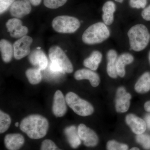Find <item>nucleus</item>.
<instances>
[{"label": "nucleus", "instance_id": "473e14b6", "mask_svg": "<svg viewBox=\"0 0 150 150\" xmlns=\"http://www.w3.org/2000/svg\"><path fill=\"white\" fill-rule=\"evenodd\" d=\"M50 70L54 72H60L64 74L61 67L56 63L51 62L50 66Z\"/></svg>", "mask_w": 150, "mask_h": 150}, {"label": "nucleus", "instance_id": "c9c22d12", "mask_svg": "<svg viewBox=\"0 0 150 150\" xmlns=\"http://www.w3.org/2000/svg\"><path fill=\"white\" fill-rule=\"evenodd\" d=\"M144 108L146 111L150 112V100H149L145 103Z\"/></svg>", "mask_w": 150, "mask_h": 150}, {"label": "nucleus", "instance_id": "9d476101", "mask_svg": "<svg viewBox=\"0 0 150 150\" xmlns=\"http://www.w3.org/2000/svg\"><path fill=\"white\" fill-rule=\"evenodd\" d=\"M6 25L11 36L14 38H21L26 35L28 33V28L23 25L21 21L17 18L8 20Z\"/></svg>", "mask_w": 150, "mask_h": 150}, {"label": "nucleus", "instance_id": "f03ea898", "mask_svg": "<svg viewBox=\"0 0 150 150\" xmlns=\"http://www.w3.org/2000/svg\"><path fill=\"white\" fill-rule=\"evenodd\" d=\"M130 47L135 51L144 50L150 40V34L148 28L144 25H134L128 32Z\"/></svg>", "mask_w": 150, "mask_h": 150}, {"label": "nucleus", "instance_id": "aec40b11", "mask_svg": "<svg viewBox=\"0 0 150 150\" xmlns=\"http://www.w3.org/2000/svg\"><path fill=\"white\" fill-rule=\"evenodd\" d=\"M116 10L115 4L111 1H108L105 3L102 8L103 14L102 18L105 24L110 25L114 21V13Z\"/></svg>", "mask_w": 150, "mask_h": 150}, {"label": "nucleus", "instance_id": "a878e982", "mask_svg": "<svg viewBox=\"0 0 150 150\" xmlns=\"http://www.w3.org/2000/svg\"><path fill=\"white\" fill-rule=\"evenodd\" d=\"M136 140L145 149L150 150V135L143 134L137 135Z\"/></svg>", "mask_w": 150, "mask_h": 150}, {"label": "nucleus", "instance_id": "f704fd0d", "mask_svg": "<svg viewBox=\"0 0 150 150\" xmlns=\"http://www.w3.org/2000/svg\"><path fill=\"white\" fill-rule=\"evenodd\" d=\"M30 4L34 6H38L40 4L42 0H28Z\"/></svg>", "mask_w": 150, "mask_h": 150}, {"label": "nucleus", "instance_id": "20e7f679", "mask_svg": "<svg viewBox=\"0 0 150 150\" xmlns=\"http://www.w3.org/2000/svg\"><path fill=\"white\" fill-rule=\"evenodd\" d=\"M65 98L67 105L76 114L80 116H89L94 111L93 106L89 102L82 99L73 92L68 93Z\"/></svg>", "mask_w": 150, "mask_h": 150}, {"label": "nucleus", "instance_id": "e433bc0d", "mask_svg": "<svg viewBox=\"0 0 150 150\" xmlns=\"http://www.w3.org/2000/svg\"><path fill=\"white\" fill-rule=\"evenodd\" d=\"M129 150H140V149L138 148L134 147L131 148V149H130Z\"/></svg>", "mask_w": 150, "mask_h": 150}, {"label": "nucleus", "instance_id": "a211bd4d", "mask_svg": "<svg viewBox=\"0 0 150 150\" xmlns=\"http://www.w3.org/2000/svg\"><path fill=\"white\" fill-rule=\"evenodd\" d=\"M134 61V57L129 53H124L118 56L116 62V71L118 76L120 77H123L126 74L125 66L131 64Z\"/></svg>", "mask_w": 150, "mask_h": 150}, {"label": "nucleus", "instance_id": "0eeeda50", "mask_svg": "<svg viewBox=\"0 0 150 150\" xmlns=\"http://www.w3.org/2000/svg\"><path fill=\"white\" fill-rule=\"evenodd\" d=\"M78 131L81 140L86 146L94 147L98 144L99 138L97 134L85 124H79L78 127Z\"/></svg>", "mask_w": 150, "mask_h": 150}, {"label": "nucleus", "instance_id": "423d86ee", "mask_svg": "<svg viewBox=\"0 0 150 150\" xmlns=\"http://www.w3.org/2000/svg\"><path fill=\"white\" fill-rule=\"evenodd\" d=\"M49 57L52 62L56 63L62 68L64 74H71L74 71L71 62L64 52L59 46H52L49 49Z\"/></svg>", "mask_w": 150, "mask_h": 150}, {"label": "nucleus", "instance_id": "6e6552de", "mask_svg": "<svg viewBox=\"0 0 150 150\" xmlns=\"http://www.w3.org/2000/svg\"><path fill=\"white\" fill-rule=\"evenodd\" d=\"M33 42L32 38L28 35L19 38L13 44L14 57L20 60L30 54V46Z\"/></svg>", "mask_w": 150, "mask_h": 150}, {"label": "nucleus", "instance_id": "dca6fc26", "mask_svg": "<svg viewBox=\"0 0 150 150\" xmlns=\"http://www.w3.org/2000/svg\"><path fill=\"white\" fill-rule=\"evenodd\" d=\"M28 60L31 64L37 67L40 71L46 69L48 61L46 55L40 49L36 48L30 54Z\"/></svg>", "mask_w": 150, "mask_h": 150}, {"label": "nucleus", "instance_id": "4c0bfd02", "mask_svg": "<svg viewBox=\"0 0 150 150\" xmlns=\"http://www.w3.org/2000/svg\"><path fill=\"white\" fill-rule=\"evenodd\" d=\"M115 1L120 3H122L123 1V0H115Z\"/></svg>", "mask_w": 150, "mask_h": 150}, {"label": "nucleus", "instance_id": "f8f14e48", "mask_svg": "<svg viewBox=\"0 0 150 150\" xmlns=\"http://www.w3.org/2000/svg\"><path fill=\"white\" fill-rule=\"evenodd\" d=\"M31 11V4L28 0H17L11 6L10 13L12 16L21 18L29 14Z\"/></svg>", "mask_w": 150, "mask_h": 150}, {"label": "nucleus", "instance_id": "7c9ffc66", "mask_svg": "<svg viewBox=\"0 0 150 150\" xmlns=\"http://www.w3.org/2000/svg\"><path fill=\"white\" fill-rule=\"evenodd\" d=\"M15 0H0V13L1 14L6 11L14 2Z\"/></svg>", "mask_w": 150, "mask_h": 150}, {"label": "nucleus", "instance_id": "c85d7f7f", "mask_svg": "<svg viewBox=\"0 0 150 150\" xmlns=\"http://www.w3.org/2000/svg\"><path fill=\"white\" fill-rule=\"evenodd\" d=\"M67 0H44V5L46 7L56 9L64 6Z\"/></svg>", "mask_w": 150, "mask_h": 150}, {"label": "nucleus", "instance_id": "2f4dec72", "mask_svg": "<svg viewBox=\"0 0 150 150\" xmlns=\"http://www.w3.org/2000/svg\"><path fill=\"white\" fill-rule=\"evenodd\" d=\"M142 16L145 20L150 21V5L142 11Z\"/></svg>", "mask_w": 150, "mask_h": 150}, {"label": "nucleus", "instance_id": "4be33fe9", "mask_svg": "<svg viewBox=\"0 0 150 150\" xmlns=\"http://www.w3.org/2000/svg\"><path fill=\"white\" fill-rule=\"evenodd\" d=\"M102 55L98 51H93L88 58L85 59L83 65L89 69L95 71L97 70L102 61Z\"/></svg>", "mask_w": 150, "mask_h": 150}, {"label": "nucleus", "instance_id": "b1692460", "mask_svg": "<svg viewBox=\"0 0 150 150\" xmlns=\"http://www.w3.org/2000/svg\"><path fill=\"white\" fill-rule=\"evenodd\" d=\"M38 68H30L25 71V75L30 83L36 85L40 83L42 80L41 71Z\"/></svg>", "mask_w": 150, "mask_h": 150}, {"label": "nucleus", "instance_id": "ddd939ff", "mask_svg": "<svg viewBox=\"0 0 150 150\" xmlns=\"http://www.w3.org/2000/svg\"><path fill=\"white\" fill-rule=\"evenodd\" d=\"M126 122L132 132L136 135L144 134L146 129V124L144 120L134 114L126 115Z\"/></svg>", "mask_w": 150, "mask_h": 150}, {"label": "nucleus", "instance_id": "9b49d317", "mask_svg": "<svg viewBox=\"0 0 150 150\" xmlns=\"http://www.w3.org/2000/svg\"><path fill=\"white\" fill-rule=\"evenodd\" d=\"M65 98L63 93L60 90L56 91L54 95L52 104V112L57 117L64 116L67 112V108Z\"/></svg>", "mask_w": 150, "mask_h": 150}, {"label": "nucleus", "instance_id": "f3484780", "mask_svg": "<svg viewBox=\"0 0 150 150\" xmlns=\"http://www.w3.org/2000/svg\"><path fill=\"white\" fill-rule=\"evenodd\" d=\"M64 133L70 146L74 149L79 147L82 141L78 134V129L76 126H68L65 129Z\"/></svg>", "mask_w": 150, "mask_h": 150}, {"label": "nucleus", "instance_id": "72a5a7b5", "mask_svg": "<svg viewBox=\"0 0 150 150\" xmlns=\"http://www.w3.org/2000/svg\"><path fill=\"white\" fill-rule=\"evenodd\" d=\"M145 122L146 124L147 127L150 129V114H147L145 117Z\"/></svg>", "mask_w": 150, "mask_h": 150}, {"label": "nucleus", "instance_id": "f257e3e1", "mask_svg": "<svg viewBox=\"0 0 150 150\" xmlns=\"http://www.w3.org/2000/svg\"><path fill=\"white\" fill-rule=\"evenodd\" d=\"M20 129L32 139H42L46 136L49 129L47 118L39 114H31L22 120Z\"/></svg>", "mask_w": 150, "mask_h": 150}, {"label": "nucleus", "instance_id": "412c9836", "mask_svg": "<svg viewBox=\"0 0 150 150\" xmlns=\"http://www.w3.org/2000/svg\"><path fill=\"white\" fill-rule=\"evenodd\" d=\"M135 91L139 93H145L150 91V73L146 72L140 77L135 84Z\"/></svg>", "mask_w": 150, "mask_h": 150}, {"label": "nucleus", "instance_id": "4468645a", "mask_svg": "<svg viewBox=\"0 0 150 150\" xmlns=\"http://www.w3.org/2000/svg\"><path fill=\"white\" fill-rule=\"evenodd\" d=\"M25 142L24 137L18 133L7 134L4 138V144L8 150H19Z\"/></svg>", "mask_w": 150, "mask_h": 150}, {"label": "nucleus", "instance_id": "ea45409f", "mask_svg": "<svg viewBox=\"0 0 150 150\" xmlns=\"http://www.w3.org/2000/svg\"><path fill=\"white\" fill-rule=\"evenodd\" d=\"M149 63L150 64V51L149 52Z\"/></svg>", "mask_w": 150, "mask_h": 150}, {"label": "nucleus", "instance_id": "1a4fd4ad", "mask_svg": "<svg viewBox=\"0 0 150 150\" xmlns=\"http://www.w3.org/2000/svg\"><path fill=\"white\" fill-rule=\"evenodd\" d=\"M131 95L127 93L123 86L118 88L116 91L115 109L117 112L123 113L127 112L130 105Z\"/></svg>", "mask_w": 150, "mask_h": 150}, {"label": "nucleus", "instance_id": "cd10ccee", "mask_svg": "<svg viewBox=\"0 0 150 150\" xmlns=\"http://www.w3.org/2000/svg\"><path fill=\"white\" fill-rule=\"evenodd\" d=\"M40 150H63L60 149L52 140L46 139L43 140L40 145Z\"/></svg>", "mask_w": 150, "mask_h": 150}, {"label": "nucleus", "instance_id": "2eb2a0df", "mask_svg": "<svg viewBox=\"0 0 150 150\" xmlns=\"http://www.w3.org/2000/svg\"><path fill=\"white\" fill-rule=\"evenodd\" d=\"M74 76L77 80H88L93 87H97L100 83V78L98 74L89 69L78 70L75 72Z\"/></svg>", "mask_w": 150, "mask_h": 150}, {"label": "nucleus", "instance_id": "5701e85b", "mask_svg": "<svg viewBox=\"0 0 150 150\" xmlns=\"http://www.w3.org/2000/svg\"><path fill=\"white\" fill-rule=\"evenodd\" d=\"M0 49L3 61L6 63L10 62L14 56L13 46L7 40L2 39L0 41Z\"/></svg>", "mask_w": 150, "mask_h": 150}, {"label": "nucleus", "instance_id": "39448f33", "mask_svg": "<svg viewBox=\"0 0 150 150\" xmlns=\"http://www.w3.org/2000/svg\"><path fill=\"white\" fill-rule=\"evenodd\" d=\"M52 27L56 32L63 33H74L80 26L78 19L68 16L56 17L52 22Z\"/></svg>", "mask_w": 150, "mask_h": 150}, {"label": "nucleus", "instance_id": "58836bf2", "mask_svg": "<svg viewBox=\"0 0 150 150\" xmlns=\"http://www.w3.org/2000/svg\"><path fill=\"white\" fill-rule=\"evenodd\" d=\"M15 126H16V127H18L19 126V123L18 122H16L15 124Z\"/></svg>", "mask_w": 150, "mask_h": 150}, {"label": "nucleus", "instance_id": "6ab92c4d", "mask_svg": "<svg viewBox=\"0 0 150 150\" xmlns=\"http://www.w3.org/2000/svg\"><path fill=\"white\" fill-rule=\"evenodd\" d=\"M107 72L108 74L112 79H116L118 77L116 68V62L118 55L117 52L113 49L109 50L107 52Z\"/></svg>", "mask_w": 150, "mask_h": 150}, {"label": "nucleus", "instance_id": "393cba45", "mask_svg": "<svg viewBox=\"0 0 150 150\" xmlns=\"http://www.w3.org/2000/svg\"><path fill=\"white\" fill-rule=\"evenodd\" d=\"M11 123V119L7 113L0 111V133H5L9 128Z\"/></svg>", "mask_w": 150, "mask_h": 150}, {"label": "nucleus", "instance_id": "c756f323", "mask_svg": "<svg viewBox=\"0 0 150 150\" xmlns=\"http://www.w3.org/2000/svg\"><path fill=\"white\" fill-rule=\"evenodd\" d=\"M129 4L133 8H144L147 4V0H130Z\"/></svg>", "mask_w": 150, "mask_h": 150}, {"label": "nucleus", "instance_id": "bb28decb", "mask_svg": "<svg viewBox=\"0 0 150 150\" xmlns=\"http://www.w3.org/2000/svg\"><path fill=\"white\" fill-rule=\"evenodd\" d=\"M106 149L107 150H128L129 146L126 144L115 140H110L107 142Z\"/></svg>", "mask_w": 150, "mask_h": 150}, {"label": "nucleus", "instance_id": "7ed1b4c3", "mask_svg": "<svg viewBox=\"0 0 150 150\" xmlns=\"http://www.w3.org/2000/svg\"><path fill=\"white\" fill-rule=\"evenodd\" d=\"M110 35V31L106 25L103 23L98 22L92 25L86 30L82 39L86 44L93 45L103 42Z\"/></svg>", "mask_w": 150, "mask_h": 150}]
</instances>
